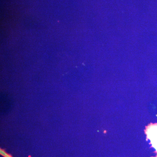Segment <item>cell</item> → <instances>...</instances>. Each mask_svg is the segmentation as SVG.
Returning <instances> with one entry per match:
<instances>
[{
	"instance_id": "cell-1",
	"label": "cell",
	"mask_w": 157,
	"mask_h": 157,
	"mask_svg": "<svg viewBox=\"0 0 157 157\" xmlns=\"http://www.w3.org/2000/svg\"><path fill=\"white\" fill-rule=\"evenodd\" d=\"M145 133L147 137L151 140L152 143L157 147V124H151L146 127Z\"/></svg>"
}]
</instances>
